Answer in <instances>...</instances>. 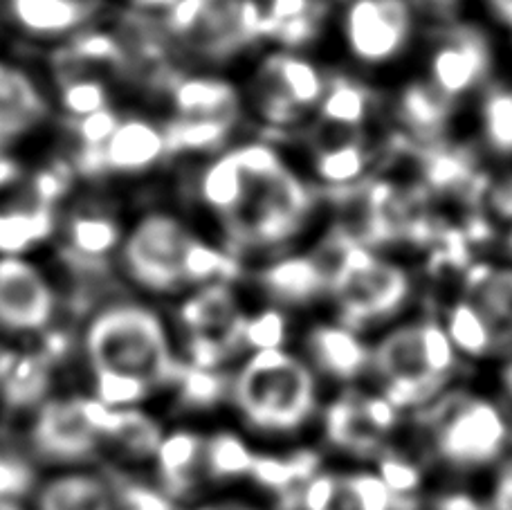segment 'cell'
<instances>
[{"label":"cell","mask_w":512,"mask_h":510,"mask_svg":"<svg viewBox=\"0 0 512 510\" xmlns=\"http://www.w3.org/2000/svg\"><path fill=\"white\" fill-rule=\"evenodd\" d=\"M198 203L232 250H263L292 239L310 212V194L270 144L250 142L200 173Z\"/></svg>","instance_id":"cell-1"},{"label":"cell","mask_w":512,"mask_h":510,"mask_svg":"<svg viewBox=\"0 0 512 510\" xmlns=\"http://www.w3.org/2000/svg\"><path fill=\"white\" fill-rule=\"evenodd\" d=\"M128 284L158 297L194 295L232 275L230 252L209 243L185 216L151 209L126 227L115 250Z\"/></svg>","instance_id":"cell-2"},{"label":"cell","mask_w":512,"mask_h":510,"mask_svg":"<svg viewBox=\"0 0 512 510\" xmlns=\"http://www.w3.org/2000/svg\"><path fill=\"white\" fill-rule=\"evenodd\" d=\"M84 349L108 400H128L173 376L167 324L140 302L99 308L86 326Z\"/></svg>","instance_id":"cell-3"},{"label":"cell","mask_w":512,"mask_h":510,"mask_svg":"<svg viewBox=\"0 0 512 510\" xmlns=\"http://www.w3.org/2000/svg\"><path fill=\"white\" fill-rule=\"evenodd\" d=\"M232 396L252 430L290 434L317 412V378L297 355L261 349L245 360L232 385Z\"/></svg>","instance_id":"cell-4"},{"label":"cell","mask_w":512,"mask_h":510,"mask_svg":"<svg viewBox=\"0 0 512 510\" xmlns=\"http://www.w3.org/2000/svg\"><path fill=\"white\" fill-rule=\"evenodd\" d=\"M434 452L447 468L470 472L499 461L510 441V425L499 405L488 398L456 396L432 416Z\"/></svg>","instance_id":"cell-5"},{"label":"cell","mask_w":512,"mask_h":510,"mask_svg":"<svg viewBox=\"0 0 512 510\" xmlns=\"http://www.w3.org/2000/svg\"><path fill=\"white\" fill-rule=\"evenodd\" d=\"M328 293L340 308L342 324L358 331L396 315L409 299L411 284L396 263L382 261L362 243H353L328 281Z\"/></svg>","instance_id":"cell-6"},{"label":"cell","mask_w":512,"mask_h":510,"mask_svg":"<svg viewBox=\"0 0 512 510\" xmlns=\"http://www.w3.org/2000/svg\"><path fill=\"white\" fill-rule=\"evenodd\" d=\"M326 81L313 63L288 52H274L256 68L250 99L261 120L279 129L301 122L308 108L319 106Z\"/></svg>","instance_id":"cell-7"},{"label":"cell","mask_w":512,"mask_h":510,"mask_svg":"<svg viewBox=\"0 0 512 510\" xmlns=\"http://www.w3.org/2000/svg\"><path fill=\"white\" fill-rule=\"evenodd\" d=\"M115 414V409L90 400H57L36 421V448L54 461H86L104 439H111Z\"/></svg>","instance_id":"cell-8"},{"label":"cell","mask_w":512,"mask_h":510,"mask_svg":"<svg viewBox=\"0 0 512 510\" xmlns=\"http://www.w3.org/2000/svg\"><path fill=\"white\" fill-rule=\"evenodd\" d=\"M57 313L50 279L27 254H0V331L32 335L48 329Z\"/></svg>","instance_id":"cell-9"},{"label":"cell","mask_w":512,"mask_h":510,"mask_svg":"<svg viewBox=\"0 0 512 510\" xmlns=\"http://www.w3.org/2000/svg\"><path fill=\"white\" fill-rule=\"evenodd\" d=\"M371 369L384 382V396L400 412L429 403L438 391L445 389L443 382L436 380L427 369L416 322L398 326L384 335L373 349Z\"/></svg>","instance_id":"cell-10"},{"label":"cell","mask_w":512,"mask_h":510,"mask_svg":"<svg viewBox=\"0 0 512 510\" xmlns=\"http://www.w3.org/2000/svg\"><path fill=\"white\" fill-rule=\"evenodd\" d=\"M52 221V200L39 180L16 167L0 169V254H27Z\"/></svg>","instance_id":"cell-11"},{"label":"cell","mask_w":512,"mask_h":510,"mask_svg":"<svg viewBox=\"0 0 512 510\" xmlns=\"http://www.w3.org/2000/svg\"><path fill=\"white\" fill-rule=\"evenodd\" d=\"M411 34L407 0H353L344 16V39L355 59L384 63L405 48Z\"/></svg>","instance_id":"cell-12"},{"label":"cell","mask_w":512,"mask_h":510,"mask_svg":"<svg viewBox=\"0 0 512 510\" xmlns=\"http://www.w3.org/2000/svg\"><path fill=\"white\" fill-rule=\"evenodd\" d=\"M104 0H0V18L16 36L57 43L81 34L95 21Z\"/></svg>","instance_id":"cell-13"},{"label":"cell","mask_w":512,"mask_h":510,"mask_svg":"<svg viewBox=\"0 0 512 510\" xmlns=\"http://www.w3.org/2000/svg\"><path fill=\"white\" fill-rule=\"evenodd\" d=\"M490 68V48L483 34L472 27H461L438 45L429 61V81L456 99L481 84Z\"/></svg>","instance_id":"cell-14"},{"label":"cell","mask_w":512,"mask_h":510,"mask_svg":"<svg viewBox=\"0 0 512 510\" xmlns=\"http://www.w3.org/2000/svg\"><path fill=\"white\" fill-rule=\"evenodd\" d=\"M313 367L326 378L353 382L371 369L373 349L346 324H317L306 335Z\"/></svg>","instance_id":"cell-15"},{"label":"cell","mask_w":512,"mask_h":510,"mask_svg":"<svg viewBox=\"0 0 512 510\" xmlns=\"http://www.w3.org/2000/svg\"><path fill=\"white\" fill-rule=\"evenodd\" d=\"M465 299L490 326L497 351H512V268L474 266L465 275Z\"/></svg>","instance_id":"cell-16"},{"label":"cell","mask_w":512,"mask_h":510,"mask_svg":"<svg viewBox=\"0 0 512 510\" xmlns=\"http://www.w3.org/2000/svg\"><path fill=\"white\" fill-rule=\"evenodd\" d=\"M39 510H113V495L97 475L66 472L50 479L39 493Z\"/></svg>","instance_id":"cell-17"},{"label":"cell","mask_w":512,"mask_h":510,"mask_svg":"<svg viewBox=\"0 0 512 510\" xmlns=\"http://www.w3.org/2000/svg\"><path fill=\"white\" fill-rule=\"evenodd\" d=\"M263 286L283 304L304 306L328 290V279L313 257H292L265 272Z\"/></svg>","instance_id":"cell-18"},{"label":"cell","mask_w":512,"mask_h":510,"mask_svg":"<svg viewBox=\"0 0 512 510\" xmlns=\"http://www.w3.org/2000/svg\"><path fill=\"white\" fill-rule=\"evenodd\" d=\"M326 436L335 448H342L364 457H378L382 452V436L371 430L364 421L358 405V394H346L326 409Z\"/></svg>","instance_id":"cell-19"},{"label":"cell","mask_w":512,"mask_h":510,"mask_svg":"<svg viewBox=\"0 0 512 510\" xmlns=\"http://www.w3.org/2000/svg\"><path fill=\"white\" fill-rule=\"evenodd\" d=\"M371 156L358 133L349 138L317 144L315 171L322 182L337 189H349L367 171Z\"/></svg>","instance_id":"cell-20"},{"label":"cell","mask_w":512,"mask_h":510,"mask_svg":"<svg viewBox=\"0 0 512 510\" xmlns=\"http://www.w3.org/2000/svg\"><path fill=\"white\" fill-rule=\"evenodd\" d=\"M371 106L373 95L367 86L337 77L331 84H326L324 97L319 102V117H322L324 124L358 131L367 122Z\"/></svg>","instance_id":"cell-21"},{"label":"cell","mask_w":512,"mask_h":510,"mask_svg":"<svg viewBox=\"0 0 512 510\" xmlns=\"http://www.w3.org/2000/svg\"><path fill=\"white\" fill-rule=\"evenodd\" d=\"M454 108V99L441 93L432 81L411 84L400 97V115L409 129L429 138L443 129Z\"/></svg>","instance_id":"cell-22"},{"label":"cell","mask_w":512,"mask_h":510,"mask_svg":"<svg viewBox=\"0 0 512 510\" xmlns=\"http://www.w3.org/2000/svg\"><path fill=\"white\" fill-rule=\"evenodd\" d=\"M337 510H418L416 497H396L376 470H355L342 475L340 508Z\"/></svg>","instance_id":"cell-23"},{"label":"cell","mask_w":512,"mask_h":510,"mask_svg":"<svg viewBox=\"0 0 512 510\" xmlns=\"http://www.w3.org/2000/svg\"><path fill=\"white\" fill-rule=\"evenodd\" d=\"M443 326L447 335H450L456 353L465 355V358L481 360L492 351H497L490 326L465 297L447 308Z\"/></svg>","instance_id":"cell-24"},{"label":"cell","mask_w":512,"mask_h":510,"mask_svg":"<svg viewBox=\"0 0 512 510\" xmlns=\"http://www.w3.org/2000/svg\"><path fill=\"white\" fill-rule=\"evenodd\" d=\"M162 477L173 493H187L196 475L205 468V443L194 434H176L160 448Z\"/></svg>","instance_id":"cell-25"},{"label":"cell","mask_w":512,"mask_h":510,"mask_svg":"<svg viewBox=\"0 0 512 510\" xmlns=\"http://www.w3.org/2000/svg\"><path fill=\"white\" fill-rule=\"evenodd\" d=\"M322 18V0H274L270 25L286 43L301 45L319 32Z\"/></svg>","instance_id":"cell-26"},{"label":"cell","mask_w":512,"mask_h":510,"mask_svg":"<svg viewBox=\"0 0 512 510\" xmlns=\"http://www.w3.org/2000/svg\"><path fill=\"white\" fill-rule=\"evenodd\" d=\"M418 324V338H420V351L429 373L443 385L450 382V378L459 369V353H456L454 344L447 335L445 326L436 320H420Z\"/></svg>","instance_id":"cell-27"},{"label":"cell","mask_w":512,"mask_h":510,"mask_svg":"<svg viewBox=\"0 0 512 510\" xmlns=\"http://www.w3.org/2000/svg\"><path fill=\"white\" fill-rule=\"evenodd\" d=\"M256 454L232 434H218L205 443V468L216 477L250 475Z\"/></svg>","instance_id":"cell-28"},{"label":"cell","mask_w":512,"mask_h":510,"mask_svg":"<svg viewBox=\"0 0 512 510\" xmlns=\"http://www.w3.org/2000/svg\"><path fill=\"white\" fill-rule=\"evenodd\" d=\"M378 468L376 472L384 484L389 486V490L396 497H405V499H414L416 493L423 486V472L411 463L409 459L402 457V454H396L391 450H382L378 457Z\"/></svg>","instance_id":"cell-29"},{"label":"cell","mask_w":512,"mask_h":510,"mask_svg":"<svg viewBox=\"0 0 512 510\" xmlns=\"http://www.w3.org/2000/svg\"><path fill=\"white\" fill-rule=\"evenodd\" d=\"M483 124L488 140L499 151H512V93L495 90L483 106Z\"/></svg>","instance_id":"cell-30"},{"label":"cell","mask_w":512,"mask_h":510,"mask_svg":"<svg viewBox=\"0 0 512 510\" xmlns=\"http://www.w3.org/2000/svg\"><path fill=\"white\" fill-rule=\"evenodd\" d=\"M342 475L319 470L299 486V510H337L340 508Z\"/></svg>","instance_id":"cell-31"},{"label":"cell","mask_w":512,"mask_h":510,"mask_svg":"<svg viewBox=\"0 0 512 510\" xmlns=\"http://www.w3.org/2000/svg\"><path fill=\"white\" fill-rule=\"evenodd\" d=\"M286 335L288 322L279 311H265L252 317V320H245L243 342H248L254 351L283 349Z\"/></svg>","instance_id":"cell-32"},{"label":"cell","mask_w":512,"mask_h":510,"mask_svg":"<svg viewBox=\"0 0 512 510\" xmlns=\"http://www.w3.org/2000/svg\"><path fill=\"white\" fill-rule=\"evenodd\" d=\"M358 405L364 416V421L378 436H387L393 432V427L398 425L400 409L391 403L387 396H360L358 394Z\"/></svg>","instance_id":"cell-33"},{"label":"cell","mask_w":512,"mask_h":510,"mask_svg":"<svg viewBox=\"0 0 512 510\" xmlns=\"http://www.w3.org/2000/svg\"><path fill=\"white\" fill-rule=\"evenodd\" d=\"M488 200L492 212L504 218V221H512V173L488 189Z\"/></svg>","instance_id":"cell-34"},{"label":"cell","mask_w":512,"mask_h":510,"mask_svg":"<svg viewBox=\"0 0 512 510\" xmlns=\"http://www.w3.org/2000/svg\"><path fill=\"white\" fill-rule=\"evenodd\" d=\"M495 510H512V461L501 470L495 493Z\"/></svg>","instance_id":"cell-35"},{"label":"cell","mask_w":512,"mask_h":510,"mask_svg":"<svg viewBox=\"0 0 512 510\" xmlns=\"http://www.w3.org/2000/svg\"><path fill=\"white\" fill-rule=\"evenodd\" d=\"M436 510H483L477 499H472L470 495L463 493H454L441 497L436 504Z\"/></svg>","instance_id":"cell-36"},{"label":"cell","mask_w":512,"mask_h":510,"mask_svg":"<svg viewBox=\"0 0 512 510\" xmlns=\"http://www.w3.org/2000/svg\"><path fill=\"white\" fill-rule=\"evenodd\" d=\"M490 3L497 9L499 18H504L508 25H512V0H490Z\"/></svg>","instance_id":"cell-37"},{"label":"cell","mask_w":512,"mask_h":510,"mask_svg":"<svg viewBox=\"0 0 512 510\" xmlns=\"http://www.w3.org/2000/svg\"><path fill=\"white\" fill-rule=\"evenodd\" d=\"M196 510H256V508L245 506L241 502H221V504H209V506L196 508Z\"/></svg>","instance_id":"cell-38"},{"label":"cell","mask_w":512,"mask_h":510,"mask_svg":"<svg viewBox=\"0 0 512 510\" xmlns=\"http://www.w3.org/2000/svg\"><path fill=\"white\" fill-rule=\"evenodd\" d=\"M0 510H23V506H18L14 499L0 497Z\"/></svg>","instance_id":"cell-39"},{"label":"cell","mask_w":512,"mask_h":510,"mask_svg":"<svg viewBox=\"0 0 512 510\" xmlns=\"http://www.w3.org/2000/svg\"><path fill=\"white\" fill-rule=\"evenodd\" d=\"M506 382H508V389H510V394H512V367L508 369V376H506Z\"/></svg>","instance_id":"cell-40"},{"label":"cell","mask_w":512,"mask_h":510,"mask_svg":"<svg viewBox=\"0 0 512 510\" xmlns=\"http://www.w3.org/2000/svg\"><path fill=\"white\" fill-rule=\"evenodd\" d=\"M508 248H510V252H512V230H510V236H508Z\"/></svg>","instance_id":"cell-41"},{"label":"cell","mask_w":512,"mask_h":510,"mask_svg":"<svg viewBox=\"0 0 512 510\" xmlns=\"http://www.w3.org/2000/svg\"><path fill=\"white\" fill-rule=\"evenodd\" d=\"M432 3H441V5H445V3H450V0H432Z\"/></svg>","instance_id":"cell-42"}]
</instances>
